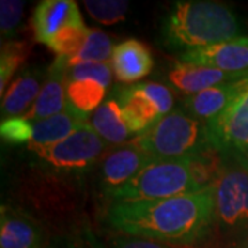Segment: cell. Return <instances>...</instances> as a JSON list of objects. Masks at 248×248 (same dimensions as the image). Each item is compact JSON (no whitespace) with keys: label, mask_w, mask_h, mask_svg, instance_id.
Segmentation results:
<instances>
[{"label":"cell","mask_w":248,"mask_h":248,"mask_svg":"<svg viewBox=\"0 0 248 248\" xmlns=\"http://www.w3.org/2000/svg\"><path fill=\"white\" fill-rule=\"evenodd\" d=\"M47 72L42 66L24 69L6 91L1 102L3 120L11 117H22L33 107L40 91L43 89Z\"/></svg>","instance_id":"14"},{"label":"cell","mask_w":248,"mask_h":248,"mask_svg":"<svg viewBox=\"0 0 248 248\" xmlns=\"http://www.w3.org/2000/svg\"><path fill=\"white\" fill-rule=\"evenodd\" d=\"M87 122H90L89 115L81 113L68 104L66 109L61 113L32 123L33 135L32 141L28 143V149L62 141Z\"/></svg>","instance_id":"18"},{"label":"cell","mask_w":248,"mask_h":248,"mask_svg":"<svg viewBox=\"0 0 248 248\" xmlns=\"http://www.w3.org/2000/svg\"><path fill=\"white\" fill-rule=\"evenodd\" d=\"M248 83V78L237 81H232L221 86H215L208 90H204L199 94L186 97L184 101L185 109L199 120L210 122L223 112L228 105L241 93Z\"/></svg>","instance_id":"17"},{"label":"cell","mask_w":248,"mask_h":248,"mask_svg":"<svg viewBox=\"0 0 248 248\" xmlns=\"http://www.w3.org/2000/svg\"><path fill=\"white\" fill-rule=\"evenodd\" d=\"M113 48L115 46L105 32L90 29L83 47L75 55L65 57V61L69 68L80 63H105L112 58Z\"/></svg>","instance_id":"21"},{"label":"cell","mask_w":248,"mask_h":248,"mask_svg":"<svg viewBox=\"0 0 248 248\" xmlns=\"http://www.w3.org/2000/svg\"><path fill=\"white\" fill-rule=\"evenodd\" d=\"M213 187L217 225L226 233L239 234L248 228V171L225 159Z\"/></svg>","instance_id":"6"},{"label":"cell","mask_w":248,"mask_h":248,"mask_svg":"<svg viewBox=\"0 0 248 248\" xmlns=\"http://www.w3.org/2000/svg\"><path fill=\"white\" fill-rule=\"evenodd\" d=\"M84 24L79 6L73 0H43L32 16V27L37 42L48 45L55 33L72 25Z\"/></svg>","instance_id":"12"},{"label":"cell","mask_w":248,"mask_h":248,"mask_svg":"<svg viewBox=\"0 0 248 248\" xmlns=\"http://www.w3.org/2000/svg\"><path fill=\"white\" fill-rule=\"evenodd\" d=\"M25 1L19 0H1L0 1V31L1 37L14 40L13 37L17 35V31L24 14Z\"/></svg>","instance_id":"25"},{"label":"cell","mask_w":248,"mask_h":248,"mask_svg":"<svg viewBox=\"0 0 248 248\" xmlns=\"http://www.w3.org/2000/svg\"><path fill=\"white\" fill-rule=\"evenodd\" d=\"M120 104L122 115L127 127L134 135H142L163 117L159 108L138 84L115 91Z\"/></svg>","instance_id":"16"},{"label":"cell","mask_w":248,"mask_h":248,"mask_svg":"<svg viewBox=\"0 0 248 248\" xmlns=\"http://www.w3.org/2000/svg\"><path fill=\"white\" fill-rule=\"evenodd\" d=\"M109 248H174L170 244H164L155 240L142 239L128 234H119L110 240Z\"/></svg>","instance_id":"29"},{"label":"cell","mask_w":248,"mask_h":248,"mask_svg":"<svg viewBox=\"0 0 248 248\" xmlns=\"http://www.w3.org/2000/svg\"><path fill=\"white\" fill-rule=\"evenodd\" d=\"M107 97V87L95 80H68L66 101L76 110L84 115H91L104 104Z\"/></svg>","instance_id":"20"},{"label":"cell","mask_w":248,"mask_h":248,"mask_svg":"<svg viewBox=\"0 0 248 248\" xmlns=\"http://www.w3.org/2000/svg\"><path fill=\"white\" fill-rule=\"evenodd\" d=\"M28 45L19 40H9L1 46L0 55V94H4V90L10 83V79L17 72L19 65L27 60Z\"/></svg>","instance_id":"22"},{"label":"cell","mask_w":248,"mask_h":248,"mask_svg":"<svg viewBox=\"0 0 248 248\" xmlns=\"http://www.w3.org/2000/svg\"><path fill=\"white\" fill-rule=\"evenodd\" d=\"M138 137L153 161L192 160L213 149L207 123L182 109H172Z\"/></svg>","instance_id":"3"},{"label":"cell","mask_w":248,"mask_h":248,"mask_svg":"<svg viewBox=\"0 0 248 248\" xmlns=\"http://www.w3.org/2000/svg\"><path fill=\"white\" fill-rule=\"evenodd\" d=\"M234 248H248V228H246L241 233H239V237H237Z\"/></svg>","instance_id":"31"},{"label":"cell","mask_w":248,"mask_h":248,"mask_svg":"<svg viewBox=\"0 0 248 248\" xmlns=\"http://www.w3.org/2000/svg\"><path fill=\"white\" fill-rule=\"evenodd\" d=\"M241 36L234 11L219 1H175L160 27V37L170 51L181 54L204 48Z\"/></svg>","instance_id":"2"},{"label":"cell","mask_w":248,"mask_h":248,"mask_svg":"<svg viewBox=\"0 0 248 248\" xmlns=\"http://www.w3.org/2000/svg\"><path fill=\"white\" fill-rule=\"evenodd\" d=\"M0 134L1 138L10 143H29L32 141L33 127L24 117H11L1 122Z\"/></svg>","instance_id":"27"},{"label":"cell","mask_w":248,"mask_h":248,"mask_svg":"<svg viewBox=\"0 0 248 248\" xmlns=\"http://www.w3.org/2000/svg\"><path fill=\"white\" fill-rule=\"evenodd\" d=\"M138 86L156 104L161 116H166L174 109V97L167 86L155 81H142L138 83Z\"/></svg>","instance_id":"28"},{"label":"cell","mask_w":248,"mask_h":248,"mask_svg":"<svg viewBox=\"0 0 248 248\" xmlns=\"http://www.w3.org/2000/svg\"><path fill=\"white\" fill-rule=\"evenodd\" d=\"M149 47L137 39H127L115 46L110 66L116 79L122 83H135L148 76L153 69Z\"/></svg>","instance_id":"15"},{"label":"cell","mask_w":248,"mask_h":248,"mask_svg":"<svg viewBox=\"0 0 248 248\" xmlns=\"http://www.w3.org/2000/svg\"><path fill=\"white\" fill-rule=\"evenodd\" d=\"M231 159L234 160L237 164H240L243 169H246L248 171V149L240 152V153H237V155H234V156L231 157Z\"/></svg>","instance_id":"30"},{"label":"cell","mask_w":248,"mask_h":248,"mask_svg":"<svg viewBox=\"0 0 248 248\" xmlns=\"http://www.w3.org/2000/svg\"><path fill=\"white\" fill-rule=\"evenodd\" d=\"M128 1L124 0H86L84 7L91 17L99 24L113 25L125 18Z\"/></svg>","instance_id":"23"},{"label":"cell","mask_w":248,"mask_h":248,"mask_svg":"<svg viewBox=\"0 0 248 248\" xmlns=\"http://www.w3.org/2000/svg\"><path fill=\"white\" fill-rule=\"evenodd\" d=\"M151 163L153 159L143 148L140 137L108 152L101 161L99 170V186L104 195L130 182Z\"/></svg>","instance_id":"8"},{"label":"cell","mask_w":248,"mask_h":248,"mask_svg":"<svg viewBox=\"0 0 248 248\" xmlns=\"http://www.w3.org/2000/svg\"><path fill=\"white\" fill-rule=\"evenodd\" d=\"M45 231L39 222L21 208L1 205L0 248H46Z\"/></svg>","instance_id":"10"},{"label":"cell","mask_w":248,"mask_h":248,"mask_svg":"<svg viewBox=\"0 0 248 248\" xmlns=\"http://www.w3.org/2000/svg\"><path fill=\"white\" fill-rule=\"evenodd\" d=\"M48 248H105L89 226H78L48 241Z\"/></svg>","instance_id":"24"},{"label":"cell","mask_w":248,"mask_h":248,"mask_svg":"<svg viewBox=\"0 0 248 248\" xmlns=\"http://www.w3.org/2000/svg\"><path fill=\"white\" fill-rule=\"evenodd\" d=\"M90 124L108 145L119 146L131 141L134 137L124 122L120 104L116 95L108 98L95 112L90 115Z\"/></svg>","instance_id":"19"},{"label":"cell","mask_w":248,"mask_h":248,"mask_svg":"<svg viewBox=\"0 0 248 248\" xmlns=\"http://www.w3.org/2000/svg\"><path fill=\"white\" fill-rule=\"evenodd\" d=\"M210 145L223 159L248 149V83L228 108L207 122Z\"/></svg>","instance_id":"7"},{"label":"cell","mask_w":248,"mask_h":248,"mask_svg":"<svg viewBox=\"0 0 248 248\" xmlns=\"http://www.w3.org/2000/svg\"><path fill=\"white\" fill-rule=\"evenodd\" d=\"M47 246H48V244H47ZM46 248H48V247H46Z\"/></svg>","instance_id":"32"},{"label":"cell","mask_w":248,"mask_h":248,"mask_svg":"<svg viewBox=\"0 0 248 248\" xmlns=\"http://www.w3.org/2000/svg\"><path fill=\"white\" fill-rule=\"evenodd\" d=\"M112 66L105 63H80L72 66L68 71V80L91 79L101 83L102 86L109 87L112 83Z\"/></svg>","instance_id":"26"},{"label":"cell","mask_w":248,"mask_h":248,"mask_svg":"<svg viewBox=\"0 0 248 248\" xmlns=\"http://www.w3.org/2000/svg\"><path fill=\"white\" fill-rule=\"evenodd\" d=\"M178 61L229 73L248 72V36L179 54Z\"/></svg>","instance_id":"9"},{"label":"cell","mask_w":248,"mask_h":248,"mask_svg":"<svg viewBox=\"0 0 248 248\" xmlns=\"http://www.w3.org/2000/svg\"><path fill=\"white\" fill-rule=\"evenodd\" d=\"M105 221L120 234L190 246L203 240L215 222L214 187L169 199L110 203Z\"/></svg>","instance_id":"1"},{"label":"cell","mask_w":248,"mask_h":248,"mask_svg":"<svg viewBox=\"0 0 248 248\" xmlns=\"http://www.w3.org/2000/svg\"><path fill=\"white\" fill-rule=\"evenodd\" d=\"M248 78V72L244 73H229V72L199 66L186 62L177 61L171 66L169 72L170 83L186 94L187 97L199 94L204 90L211 89L215 86H221L232 81H237Z\"/></svg>","instance_id":"13"},{"label":"cell","mask_w":248,"mask_h":248,"mask_svg":"<svg viewBox=\"0 0 248 248\" xmlns=\"http://www.w3.org/2000/svg\"><path fill=\"white\" fill-rule=\"evenodd\" d=\"M68 71L69 66L65 61V57H57L47 71V78L39 97L27 115L22 116L24 119L33 123L58 115L66 109Z\"/></svg>","instance_id":"11"},{"label":"cell","mask_w":248,"mask_h":248,"mask_svg":"<svg viewBox=\"0 0 248 248\" xmlns=\"http://www.w3.org/2000/svg\"><path fill=\"white\" fill-rule=\"evenodd\" d=\"M205 189L197 179L192 160L153 161L119 189L105 195L110 203L159 200Z\"/></svg>","instance_id":"4"},{"label":"cell","mask_w":248,"mask_h":248,"mask_svg":"<svg viewBox=\"0 0 248 248\" xmlns=\"http://www.w3.org/2000/svg\"><path fill=\"white\" fill-rule=\"evenodd\" d=\"M108 146L87 122L62 141L28 151L46 169L61 174H83L97 164Z\"/></svg>","instance_id":"5"}]
</instances>
